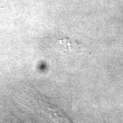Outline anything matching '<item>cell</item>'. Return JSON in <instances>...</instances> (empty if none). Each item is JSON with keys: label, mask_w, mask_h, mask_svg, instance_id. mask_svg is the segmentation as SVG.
<instances>
[{"label": "cell", "mask_w": 123, "mask_h": 123, "mask_svg": "<svg viewBox=\"0 0 123 123\" xmlns=\"http://www.w3.org/2000/svg\"><path fill=\"white\" fill-rule=\"evenodd\" d=\"M59 47L60 50L67 52H81L83 50V44L78 42L75 40L67 37H63L59 39Z\"/></svg>", "instance_id": "1"}]
</instances>
